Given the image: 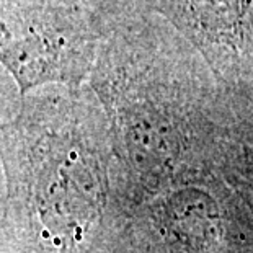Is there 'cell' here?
<instances>
[{"label":"cell","mask_w":253,"mask_h":253,"mask_svg":"<svg viewBox=\"0 0 253 253\" xmlns=\"http://www.w3.org/2000/svg\"><path fill=\"white\" fill-rule=\"evenodd\" d=\"M0 64L25 93L47 82L77 80L85 51L72 36L51 26L20 25L0 17Z\"/></svg>","instance_id":"cell-1"},{"label":"cell","mask_w":253,"mask_h":253,"mask_svg":"<svg viewBox=\"0 0 253 253\" xmlns=\"http://www.w3.org/2000/svg\"><path fill=\"white\" fill-rule=\"evenodd\" d=\"M214 57H239L253 41V0H144Z\"/></svg>","instance_id":"cell-2"}]
</instances>
